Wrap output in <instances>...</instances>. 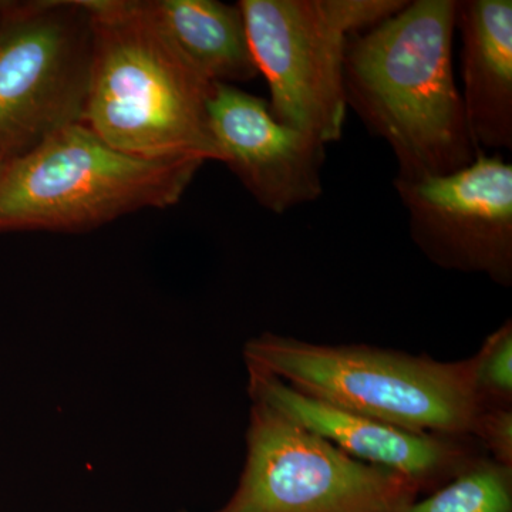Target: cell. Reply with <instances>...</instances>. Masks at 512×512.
<instances>
[{
  "label": "cell",
  "mask_w": 512,
  "mask_h": 512,
  "mask_svg": "<svg viewBox=\"0 0 512 512\" xmlns=\"http://www.w3.org/2000/svg\"><path fill=\"white\" fill-rule=\"evenodd\" d=\"M202 164L123 153L70 124L0 170V234H80L181 201Z\"/></svg>",
  "instance_id": "cell-4"
},
{
  "label": "cell",
  "mask_w": 512,
  "mask_h": 512,
  "mask_svg": "<svg viewBox=\"0 0 512 512\" xmlns=\"http://www.w3.org/2000/svg\"><path fill=\"white\" fill-rule=\"evenodd\" d=\"M90 62L87 0H0V163L82 123Z\"/></svg>",
  "instance_id": "cell-6"
},
{
  "label": "cell",
  "mask_w": 512,
  "mask_h": 512,
  "mask_svg": "<svg viewBox=\"0 0 512 512\" xmlns=\"http://www.w3.org/2000/svg\"><path fill=\"white\" fill-rule=\"evenodd\" d=\"M464 113L481 153L512 150V2L458 0Z\"/></svg>",
  "instance_id": "cell-11"
},
{
  "label": "cell",
  "mask_w": 512,
  "mask_h": 512,
  "mask_svg": "<svg viewBox=\"0 0 512 512\" xmlns=\"http://www.w3.org/2000/svg\"><path fill=\"white\" fill-rule=\"evenodd\" d=\"M420 490L349 456L284 413L252 402L237 490L217 512H403Z\"/></svg>",
  "instance_id": "cell-7"
},
{
  "label": "cell",
  "mask_w": 512,
  "mask_h": 512,
  "mask_svg": "<svg viewBox=\"0 0 512 512\" xmlns=\"http://www.w3.org/2000/svg\"><path fill=\"white\" fill-rule=\"evenodd\" d=\"M458 0H407L390 18L350 37L346 107L389 146L396 178L443 177L480 156L453 67Z\"/></svg>",
  "instance_id": "cell-1"
},
{
  "label": "cell",
  "mask_w": 512,
  "mask_h": 512,
  "mask_svg": "<svg viewBox=\"0 0 512 512\" xmlns=\"http://www.w3.org/2000/svg\"><path fill=\"white\" fill-rule=\"evenodd\" d=\"M407 0H239L249 46L276 120L328 144L345 127L343 63L350 37Z\"/></svg>",
  "instance_id": "cell-5"
},
{
  "label": "cell",
  "mask_w": 512,
  "mask_h": 512,
  "mask_svg": "<svg viewBox=\"0 0 512 512\" xmlns=\"http://www.w3.org/2000/svg\"><path fill=\"white\" fill-rule=\"evenodd\" d=\"M247 369L252 402L274 407L349 456L402 474L420 493H433L487 454L474 437L400 429L308 396L258 367Z\"/></svg>",
  "instance_id": "cell-10"
},
{
  "label": "cell",
  "mask_w": 512,
  "mask_h": 512,
  "mask_svg": "<svg viewBox=\"0 0 512 512\" xmlns=\"http://www.w3.org/2000/svg\"><path fill=\"white\" fill-rule=\"evenodd\" d=\"M403 512H512V467L484 454Z\"/></svg>",
  "instance_id": "cell-13"
},
{
  "label": "cell",
  "mask_w": 512,
  "mask_h": 512,
  "mask_svg": "<svg viewBox=\"0 0 512 512\" xmlns=\"http://www.w3.org/2000/svg\"><path fill=\"white\" fill-rule=\"evenodd\" d=\"M87 6L92 62L84 126L130 156L221 163L208 114L214 83L178 49L148 0Z\"/></svg>",
  "instance_id": "cell-2"
},
{
  "label": "cell",
  "mask_w": 512,
  "mask_h": 512,
  "mask_svg": "<svg viewBox=\"0 0 512 512\" xmlns=\"http://www.w3.org/2000/svg\"><path fill=\"white\" fill-rule=\"evenodd\" d=\"M3 165H5V163H0V170H2Z\"/></svg>",
  "instance_id": "cell-16"
},
{
  "label": "cell",
  "mask_w": 512,
  "mask_h": 512,
  "mask_svg": "<svg viewBox=\"0 0 512 512\" xmlns=\"http://www.w3.org/2000/svg\"><path fill=\"white\" fill-rule=\"evenodd\" d=\"M208 114L221 163L262 208L282 215L322 195L325 144L276 120L268 100L214 83Z\"/></svg>",
  "instance_id": "cell-9"
},
{
  "label": "cell",
  "mask_w": 512,
  "mask_h": 512,
  "mask_svg": "<svg viewBox=\"0 0 512 512\" xmlns=\"http://www.w3.org/2000/svg\"><path fill=\"white\" fill-rule=\"evenodd\" d=\"M245 365L349 412L417 433L471 436L485 409L473 357L441 362L370 345H319L265 332L248 340Z\"/></svg>",
  "instance_id": "cell-3"
},
{
  "label": "cell",
  "mask_w": 512,
  "mask_h": 512,
  "mask_svg": "<svg viewBox=\"0 0 512 512\" xmlns=\"http://www.w3.org/2000/svg\"><path fill=\"white\" fill-rule=\"evenodd\" d=\"M178 49L211 83L238 86L259 76L239 5L218 0H148Z\"/></svg>",
  "instance_id": "cell-12"
},
{
  "label": "cell",
  "mask_w": 512,
  "mask_h": 512,
  "mask_svg": "<svg viewBox=\"0 0 512 512\" xmlns=\"http://www.w3.org/2000/svg\"><path fill=\"white\" fill-rule=\"evenodd\" d=\"M473 437L493 460L512 467V407H485Z\"/></svg>",
  "instance_id": "cell-15"
},
{
  "label": "cell",
  "mask_w": 512,
  "mask_h": 512,
  "mask_svg": "<svg viewBox=\"0 0 512 512\" xmlns=\"http://www.w3.org/2000/svg\"><path fill=\"white\" fill-rule=\"evenodd\" d=\"M474 383L485 407H512V322L485 338L473 356Z\"/></svg>",
  "instance_id": "cell-14"
},
{
  "label": "cell",
  "mask_w": 512,
  "mask_h": 512,
  "mask_svg": "<svg viewBox=\"0 0 512 512\" xmlns=\"http://www.w3.org/2000/svg\"><path fill=\"white\" fill-rule=\"evenodd\" d=\"M394 188L409 214L410 238L434 265L512 285V165L481 153L443 177L402 180Z\"/></svg>",
  "instance_id": "cell-8"
}]
</instances>
